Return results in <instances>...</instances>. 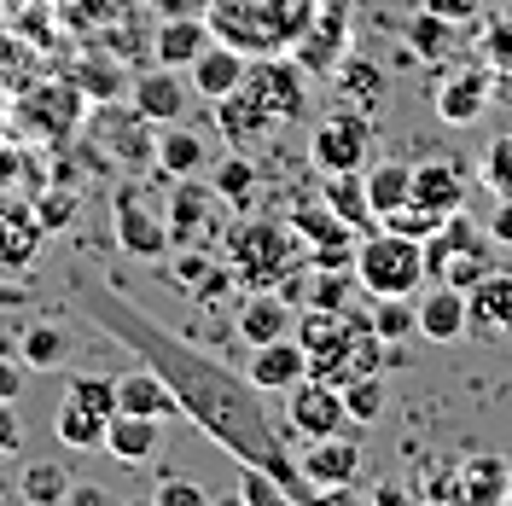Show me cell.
Masks as SVG:
<instances>
[{"instance_id":"1","label":"cell","mask_w":512,"mask_h":506,"mask_svg":"<svg viewBox=\"0 0 512 506\" xmlns=\"http://www.w3.org/2000/svg\"><path fill=\"white\" fill-rule=\"evenodd\" d=\"M70 297H76V309H82L88 320H99L105 338H117L134 361H146L152 373H163V384L175 390L181 413H187L216 448H227L239 466H268V472L291 489V501H320L315 483L303 477V466L286 454L280 431L268 425V413H262V390H256L245 373H233V367H222L216 355L181 344L175 332H163L158 320L140 315L123 291H111V285L76 280L70 285Z\"/></svg>"},{"instance_id":"2","label":"cell","mask_w":512,"mask_h":506,"mask_svg":"<svg viewBox=\"0 0 512 506\" xmlns=\"http://www.w3.org/2000/svg\"><path fill=\"white\" fill-rule=\"evenodd\" d=\"M303 111H309V70L303 64H280V53H262L245 70V82L227 99H216V123H222L233 152L286 134Z\"/></svg>"},{"instance_id":"3","label":"cell","mask_w":512,"mask_h":506,"mask_svg":"<svg viewBox=\"0 0 512 506\" xmlns=\"http://www.w3.org/2000/svg\"><path fill=\"white\" fill-rule=\"evenodd\" d=\"M320 0H210V30L239 53H280L309 30Z\"/></svg>"},{"instance_id":"4","label":"cell","mask_w":512,"mask_h":506,"mask_svg":"<svg viewBox=\"0 0 512 506\" xmlns=\"http://www.w3.org/2000/svg\"><path fill=\"white\" fill-rule=\"evenodd\" d=\"M419 280H431L419 239H402L390 227H373L355 239V285L367 297H414Z\"/></svg>"},{"instance_id":"5","label":"cell","mask_w":512,"mask_h":506,"mask_svg":"<svg viewBox=\"0 0 512 506\" xmlns=\"http://www.w3.org/2000/svg\"><path fill=\"white\" fill-rule=\"evenodd\" d=\"M303 256L309 245L291 233V222H239L227 233V262L245 285H286Z\"/></svg>"},{"instance_id":"6","label":"cell","mask_w":512,"mask_h":506,"mask_svg":"<svg viewBox=\"0 0 512 506\" xmlns=\"http://www.w3.org/2000/svg\"><path fill=\"white\" fill-rule=\"evenodd\" d=\"M489 227L478 233V222L466 216V210H454L431 239H425V274L437 285H460V291H472L483 274H495V256H489Z\"/></svg>"},{"instance_id":"7","label":"cell","mask_w":512,"mask_h":506,"mask_svg":"<svg viewBox=\"0 0 512 506\" xmlns=\"http://www.w3.org/2000/svg\"><path fill=\"white\" fill-rule=\"evenodd\" d=\"M111 222H117V245L128 256H140V262H163L169 245H175L163 210L140 187V175H117V187H111Z\"/></svg>"},{"instance_id":"8","label":"cell","mask_w":512,"mask_h":506,"mask_svg":"<svg viewBox=\"0 0 512 506\" xmlns=\"http://www.w3.org/2000/svg\"><path fill=\"white\" fill-rule=\"evenodd\" d=\"M158 123H146L134 105L128 111H117L111 99L99 105L94 117V140H88V152L94 158H117V175H140V169H158V134H152Z\"/></svg>"},{"instance_id":"9","label":"cell","mask_w":512,"mask_h":506,"mask_svg":"<svg viewBox=\"0 0 512 506\" xmlns=\"http://www.w3.org/2000/svg\"><path fill=\"white\" fill-rule=\"evenodd\" d=\"M12 123H18V140H53V146H59V140H70L76 123H82V88H76V82H41V88H24Z\"/></svg>"},{"instance_id":"10","label":"cell","mask_w":512,"mask_h":506,"mask_svg":"<svg viewBox=\"0 0 512 506\" xmlns=\"http://www.w3.org/2000/svg\"><path fill=\"white\" fill-rule=\"evenodd\" d=\"M367 152H373V117L367 111H332L309 134V163H315L320 175L367 169Z\"/></svg>"},{"instance_id":"11","label":"cell","mask_w":512,"mask_h":506,"mask_svg":"<svg viewBox=\"0 0 512 506\" xmlns=\"http://www.w3.org/2000/svg\"><path fill=\"white\" fill-rule=\"evenodd\" d=\"M286 425L297 437H338V431H350V413H344V390L326 379H297L286 390Z\"/></svg>"},{"instance_id":"12","label":"cell","mask_w":512,"mask_h":506,"mask_svg":"<svg viewBox=\"0 0 512 506\" xmlns=\"http://www.w3.org/2000/svg\"><path fill=\"white\" fill-rule=\"evenodd\" d=\"M297 466H303V477L315 483L320 501H338V495H350V483L361 477V443H355L350 431L320 437V443H309V454H303Z\"/></svg>"},{"instance_id":"13","label":"cell","mask_w":512,"mask_h":506,"mask_svg":"<svg viewBox=\"0 0 512 506\" xmlns=\"http://www.w3.org/2000/svg\"><path fill=\"white\" fill-rule=\"evenodd\" d=\"M128 105L146 117V123H181L192 105V82H181V70H169V64H158V70H146V76H128Z\"/></svg>"},{"instance_id":"14","label":"cell","mask_w":512,"mask_h":506,"mask_svg":"<svg viewBox=\"0 0 512 506\" xmlns=\"http://www.w3.org/2000/svg\"><path fill=\"white\" fill-rule=\"evenodd\" d=\"M216 187L210 181H198V175H187V181H175L169 187V210H163V222H169V239L175 245H198L210 227H216Z\"/></svg>"},{"instance_id":"15","label":"cell","mask_w":512,"mask_h":506,"mask_svg":"<svg viewBox=\"0 0 512 506\" xmlns=\"http://www.w3.org/2000/svg\"><path fill=\"white\" fill-rule=\"evenodd\" d=\"M245 379H251L262 396H268V390H291L297 379H309V349L297 344V332H286V338H268V344H251Z\"/></svg>"},{"instance_id":"16","label":"cell","mask_w":512,"mask_h":506,"mask_svg":"<svg viewBox=\"0 0 512 506\" xmlns=\"http://www.w3.org/2000/svg\"><path fill=\"white\" fill-rule=\"evenodd\" d=\"M41 239H47V227H41V216H35L30 198H0V268L6 274H24L35 262V251H41Z\"/></svg>"},{"instance_id":"17","label":"cell","mask_w":512,"mask_h":506,"mask_svg":"<svg viewBox=\"0 0 512 506\" xmlns=\"http://www.w3.org/2000/svg\"><path fill=\"white\" fill-rule=\"evenodd\" d=\"M297 315H291V297L280 285H251V297L239 303V315H233V332L245 338V344H268V338H286Z\"/></svg>"},{"instance_id":"18","label":"cell","mask_w":512,"mask_h":506,"mask_svg":"<svg viewBox=\"0 0 512 506\" xmlns=\"http://www.w3.org/2000/svg\"><path fill=\"white\" fill-rule=\"evenodd\" d=\"M245 70H251V53H239L233 41H210L198 59L187 64V82H192V94L198 99H227L239 82H245Z\"/></svg>"},{"instance_id":"19","label":"cell","mask_w":512,"mask_h":506,"mask_svg":"<svg viewBox=\"0 0 512 506\" xmlns=\"http://www.w3.org/2000/svg\"><path fill=\"white\" fill-rule=\"evenodd\" d=\"M466 332L472 338H507L512 332V274H483L466 291Z\"/></svg>"},{"instance_id":"20","label":"cell","mask_w":512,"mask_h":506,"mask_svg":"<svg viewBox=\"0 0 512 506\" xmlns=\"http://www.w3.org/2000/svg\"><path fill=\"white\" fill-rule=\"evenodd\" d=\"M117 413H140V419H181V402L175 390L163 384V373H152L146 361H134L123 379H117Z\"/></svg>"},{"instance_id":"21","label":"cell","mask_w":512,"mask_h":506,"mask_svg":"<svg viewBox=\"0 0 512 506\" xmlns=\"http://www.w3.org/2000/svg\"><path fill=\"white\" fill-rule=\"evenodd\" d=\"M466 163L454 158H431L414 169V204L425 210H437V216H454V210H466Z\"/></svg>"},{"instance_id":"22","label":"cell","mask_w":512,"mask_h":506,"mask_svg":"<svg viewBox=\"0 0 512 506\" xmlns=\"http://www.w3.org/2000/svg\"><path fill=\"white\" fill-rule=\"evenodd\" d=\"M204 169H210L204 134L187 123H163L158 128V175L163 181H187V175H204Z\"/></svg>"},{"instance_id":"23","label":"cell","mask_w":512,"mask_h":506,"mask_svg":"<svg viewBox=\"0 0 512 506\" xmlns=\"http://www.w3.org/2000/svg\"><path fill=\"white\" fill-rule=\"evenodd\" d=\"M419 338H431V344H460L466 338V291L460 285H431L419 297Z\"/></svg>"},{"instance_id":"24","label":"cell","mask_w":512,"mask_h":506,"mask_svg":"<svg viewBox=\"0 0 512 506\" xmlns=\"http://www.w3.org/2000/svg\"><path fill=\"white\" fill-rule=\"evenodd\" d=\"M216 41V30L204 24V18H192V12H175V18H163V30L152 35V59L169 64V70H187L204 47Z\"/></svg>"},{"instance_id":"25","label":"cell","mask_w":512,"mask_h":506,"mask_svg":"<svg viewBox=\"0 0 512 506\" xmlns=\"http://www.w3.org/2000/svg\"><path fill=\"white\" fill-rule=\"evenodd\" d=\"M105 448H111V460H123V466H152V460H158V419L111 413V419H105Z\"/></svg>"},{"instance_id":"26","label":"cell","mask_w":512,"mask_h":506,"mask_svg":"<svg viewBox=\"0 0 512 506\" xmlns=\"http://www.w3.org/2000/svg\"><path fill=\"white\" fill-rule=\"evenodd\" d=\"M297 41H303V47H297V64H303L309 76L332 70V64L344 59V0H332V18H320V6H315L309 30L297 35Z\"/></svg>"},{"instance_id":"27","label":"cell","mask_w":512,"mask_h":506,"mask_svg":"<svg viewBox=\"0 0 512 506\" xmlns=\"http://www.w3.org/2000/svg\"><path fill=\"white\" fill-rule=\"evenodd\" d=\"M437 123L448 128H466V123H478L483 117V105H489V76L483 70H466V76H448L443 88H437Z\"/></svg>"},{"instance_id":"28","label":"cell","mask_w":512,"mask_h":506,"mask_svg":"<svg viewBox=\"0 0 512 506\" xmlns=\"http://www.w3.org/2000/svg\"><path fill=\"white\" fill-rule=\"evenodd\" d=\"M320 198H326V204H332V210H338L355 233H373V227H379V216H373V198H367V175H361V169L326 175V181H320Z\"/></svg>"},{"instance_id":"29","label":"cell","mask_w":512,"mask_h":506,"mask_svg":"<svg viewBox=\"0 0 512 506\" xmlns=\"http://www.w3.org/2000/svg\"><path fill=\"white\" fill-rule=\"evenodd\" d=\"M367 175V198H373V216H390V210H402V204H414V163H373V169H361Z\"/></svg>"},{"instance_id":"30","label":"cell","mask_w":512,"mask_h":506,"mask_svg":"<svg viewBox=\"0 0 512 506\" xmlns=\"http://www.w3.org/2000/svg\"><path fill=\"white\" fill-rule=\"evenodd\" d=\"M460 495L466 501H507L512 495V460H501V454H483V460H466L460 466Z\"/></svg>"},{"instance_id":"31","label":"cell","mask_w":512,"mask_h":506,"mask_svg":"<svg viewBox=\"0 0 512 506\" xmlns=\"http://www.w3.org/2000/svg\"><path fill=\"white\" fill-rule=\"evenodd\" d=\"M53 437L64 448H105V419L94 408H82L76 396H64L59 408H53Z\"/></svg>"},{"instance_id":"32","label":"cell","mask_w":512,"mask_h":506,"mask_svg":"<svg viewBox=\"0 0 512 506\" xmlns=\"http://www.w3.org/2000/svg\"><path fill=\"white\" fill-rule=\"evenodd\" d=\"M18 355H24L30 373H53V367H64V355H70V338H64V326H53V320H35V326H24V338H18Z\"/></svg>"},{"instance_id":"33","label":"cell","mask_w":512,"mask_h":506,"mask_svg":"<svg viewBox=\"0 0 512 506\" xmlns=\"http://www.w3.org/2000/svg\"><path fill=\"white\" fill-rule=\"evenodd\" d=\"M30 204H35V216H41V227H47V239H53V233H70L76 216H82V192L70 187V181H47Z\"/></svg>"},{"instance_id":"34","label":"cell","mask_w":512,"mask_h":506,"mask_svg":"<svg viewBox=\"0 0 512 506\" xmlns=\"http://www.w3.org/2000/svg\"><path fill=\"white\" fill-rule=\"evenodd\" d=\"M367 320H373V332H379L384 344H408L419 332V303L414 297H373Z\"/></svg>"},{"instance_id":"35","label":"cell","mask_w":512,"mask_h":506,"mask_svg":"<svg viewBox=\"0 0 512 506\" xmlns=\"http://www.w3.org/2000/svg\"><path fill=\"white\" fill-rule=\"evenodd\" d=\"M210 187H216V198L222 204H233V210H251V198H256V169L245 152H233V158L216 163V175H210Z\"/></svg>"},{"instance_id":"36","label":"cell","mask_w":512,"mask_h":506,"mask_svg":"<svg viewBox=\"0 0 512 506\" xmlns=\"http://www.w3.org/2000/svg\"><path fill=\"white\" fill-rule=\"evenodd\" d=\"M18 495L30 506H59V501H70V477H64V466H53V460H30L24 477H18Z\"/></svg>"},{"instance_id":"37","label":"cell","mask_w":512,"mask_h":506,"mask_svg":"<svg viewBox=\"0 0 512 506\" xmlns=\"http://www.w3.org/2000/svg\"><path fill=\"white\" fill-rule=\"evenodd\" d=\"M291 489L268 466H239V483H233V506H286Z\"/></svg>"},{"instance_id":"38","label":"cell","mask_w":512,"mask_h":506,"mask_svg":"<svg viewBox=\"0 0 512 506\" xmlns=\"http://www.w3.org/2000/svg\"><path fill=\"white\" fill-rule=\"evenodd\" d=\"M344 390V413H350V425H373L384 413V384H379V373H361V379H350V384H338Z\"/></svg>"},{"instance_id":"39","label":"cell","mask_w":512,"mask_h":506,"mask_svg":"<svg viewBox=\"0 0 512 506\" xmlns=\"http://www.w3.org/2000/svg\"><path fill=\"white\" fill-rule=\"evenodd\" d=\"M443 222H448V216L425 210V204H402V210H390L379 227H390V233H402V239H419V245H425V239H431V233H437Z\"/></svg>"},{"instance_id":"40","label":"cell","mask_w":512,"mask_h":506,"mask_svg":"<svg viewBox=\"0 0 512 506\" xmlns=\"http://www.w3.org/2000/svg\"><path fill=\"white\" fill-rule=\"evenodd\" d=\"M64 396H76V402H82V408H94L99 419H111V413H117V379H99V373H76Z\"/></svg>"},{"instance_id":"41","label":"cell","mask_w":512,"mask_h":506,"mask_svg":"<svg viewBox=\"0 0 512 506\" xmlns=\"http://www.w3.org/2000/svg\"><path fill=\"white\" fill-rule=\"evenodd\" d=\"M483 187L495 192V198H512V134L489 140V152H483Z\"/></svg>"},{"instance_id":"42","label":"cell","mask_w":512,"mask_h":506,"mask_svg":"<svg viewBox=\"0 0 512 506\" xmlns=\"http://www.w3.org/2000/svg\"><path fill=\"white\" fill-rule=\"evenodd\" d=\"M24 181H41V163L30 158V152H24V146H18V134H12V140H0V187H24Z\"/></svg>"},{"instance_id":"43","label":"cell","mask_w":512,"mask_h":506,"mask_svg":"<svg viewBox=\"0 0 512 506\" xmlns=\"http://www.w3.org/2000/svg\"><path fill=\"white\" fill-rule=\"evenodd\" d=\"M408 35H414L419 59H443L448 47H454V41H448V18H437V12H425V18H419Z\"/></svg>"},{"instance_id":"44","label":"cell","mask_w":512,"mask_h":506,"mask_svg":"<svg viewBox=\"0 0 512 506\" xmlns=\"http://www.w3.org/2000/svg\"><path fill=\"white\" fill-rule=\"evenodd\" d=\"M204 483H192V477H163L158 489H152V506H204Z\"/></svg>"},{"instance_id":"45","label":"cell","mask_w":512,"mask_h":506,"mask_svg":"<svg viewBox=\"0 0 512 506\" xmlns=\"http://www.w3.org/2000/svg\"><path fill=\"white\" fill-rule=\"evenodd\" d=\"M379 88H384V76L373 70V64H361V59H350V64H344V94H350L355 105L379 99Z\"/></svg>"},{"instance_id":"46","label":"cell","mask_w":512,"mask_h":506,"mask_svg":"<svg viewBox=\"0 0 512 506\" xmlns=\"http://www.w3.org/2000/svg\"><path fill=\"white\" fill-rule=\"evenodd\" d=\"M24 384H30V367H24V355L0 349V402H18V396H24Z\"/></svg>"},{"instance_id":"47","label":"cell","mask_w":512,"mask_h":506,"mask_svg":"<svg viewBox=\"0 0 512 506\" xmlns=\"http://www.w3.org/2000/svg\"><path fill=\"white\" fill-rule=\"evenodd\" d=\"M18 448H24V425H18L12 402H0V460H6V454H18Z\"/></svg>"},{"instance_id":"48","label":"cell","mask_w":512,"mask_h":506,"mask_svg":"<svg viewBox=\"0 0 512 506\" xmlns=\"http://www.w3.org/2000/svg\"><path fill=\"white\" fill-rule=\"evenodd\" d=\"M489 239H495V245H512V198L495 204V216H489Z\"/></svg>"},{"instance_id":"49","label":"cell","mask_w":512,"mask_h":506,"mask_svg":"<svg viewBox=\"0 0 512 506\" xmlns=\"http://www.w3.org/2000/svg\"><path fill=\"white\" fill-rule=\"evenodd\" d=\"M472 6H478V0H425V12H437V18H448V24L472 18Z\"/></svg>"},{"instance_id":"50","label":"cell","mask_w":512,"mask_h":506,"mask_svg":"<svg viewBox=\"0 0 512 506\" xmlns=\"http://www.w3.org/2000/svg\"><path fill=\"white\" fill-rule=\"evenodd\" d=\"M70 506H111V489H99V483H70Z\"/></svg>"},{"instance_id":"51","label":"cell","mask_w":512,"mask_h":506,"mask_svg":"<svg viewBox=\"0 0 512 506\" xmlns=\"http://www.w3.org/2000/svg\"><path fill=\"white\" fill-rule=\"evenodd\" d=\"M0 309H30V291L24 285H0Z\"/></svg>"},{"instance_id":"52","label":"cell","mask_w":512,"mask_h":506,"mask_svg":"<svg viewBox=\"0 0 512 506\" xmlns=\"http://www.w3.org/2000/svg\"><path fill=\"white\" fill-rule=\"evenodd\" d=\"M373 501H379V506H396V501H402V489H396V483H379V489H373Z\"/></svg>"},{"instance_id":"53","label":"cell","mask_w":512,"mask_h":506,"mask_svg":"<svg viewBox=\"0 0 512 506\" xmlns=\"http://www.w3.org/2000/svg\"><path fill=\"white\" fill-rule=\"evenodd\" d=\"M0 349H6V344H0Z\"/></svg>"}]
</instances>
